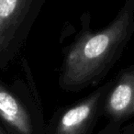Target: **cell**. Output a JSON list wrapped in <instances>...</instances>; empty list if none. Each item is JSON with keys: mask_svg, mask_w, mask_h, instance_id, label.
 I'll return each instance as SVG.
<instances>
[{"mask_svg": "<svg viewBox=\"0 0 134 134\" xmlns=\"http://www.w3.org/2000/svg\"><path fill=\"white\" fill-rule=\"evenodd\" d=\"M134 33V0H126L115 19L98 31H85L64 56L59 84L78 91L99 83L119 61Z\"/></svg>", "mask_w": 134, "mask_h": 134, "instance_id": "cell-1", "label": "cell"}, {"mask_svg": "<svg viewBox=\"0 0 134 134\" xmlns=\"http://www.w3.org/2000/svg\"><path fill=\"white\" fill-rule=\"evenodd\" d=\"M112 81L99 87L87 97L63 113L57 125L55 134H83L105 103Z\"/></svg>", "mask_w": 134, "mask_h": 134, "instance_id": "cell-3", "label": "cell"}, {"mask_svg": "<svg viewBox=\"0 0 134 134\" xmlns=\"http://www.w3.org/2000/svg\"><path fill=\"white\" fill-rule=\"evenodd\" d=\"M127 134H134V123L130 124L128 127V130H127Z\"/></svg>", "mask_w": 134, "mask_h": 134, "instance_id": "cell-6", "label": "cell"}, {"mask_svg": "<svg viewBox=\"0 0 134 134\" xmlns=\"http://www.w3.org/2000/svg\"><path fill=\"white\" fill-rule=\"evenodd\" d=\"M104 109L116 122L134 117V64L121 70L112 81Z\"/></svg>", "mask_w": 134, "mask_h": 134, "instance_id": "cell-4", "label": "cell"}, {"mask_svg": "<svg viewBox=\"0 0 134 134\" xmlns=\"http://www.w3.org/2000/svg\"><path fill=\"white\" fill-rule=\"evenodd\" d=\"M0 134H5V132L3 131V130H1V129H0Z\"/></svg>", "mask_w": 134, "mask_h": 134, "instance_id": "cell-7", "label": "cell"}, {"mask_svg": "<svg viewBox=\"0 0 134 134\" xmlns=\"http://www.w3.org/2000/svg\"><path fill=\"white\" fill-rule=\"evenodd\" d=\"M0 118L19 134H31L30 117L20 101L0 86Z\"/></svg>", "mask_w": 134, "mask_h": 134, "instance_id": "cell-5", "label": "cell"}, {"mask_svg": "<svg viewBox=\"0 0 134 134\" xmlns=\"http://www.w3.org/2000/svg\"><path fill=\"white\" fill-rule=\"evenodd\" d=\"M46 0H0V66L16 55Z\"/></svg>", "mask_w": 134, "mask_h": 134, "instance_id": "cell-2", "label": "cell"}]
</instances>
